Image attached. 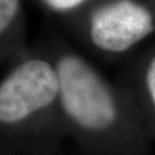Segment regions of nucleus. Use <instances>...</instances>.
<instances>
[{
	"mask_svg": "<svg viewBox=\"0 0 155 155\" xmlns=\"http://www.w3.org/2000/svg\"><path fill=\"white\" fill-rule=\"evenodd\" d=\"M59 101L55 64L31 59L23 62L0 84V124L15 125Z\"/></svg>",
	"mask_w": 155,
	"mask_h": 155,
	"instance_id": "7ed1b4c3",
	"label": "nucleus"
},
{
	"mask_svg": "<svg viewBox=\"0 0 155 155\" xmlns=\"http://www.w3.org/2000/svg\"><path fill=\"white\" fill-rule=\"evenodd\" d=\"M122 85L136 106L140 118L155 124V41L127 59Z\"/></svg>",
	"mask_w": 155,
	"mask_h": 155,
	"instance_id": "20e7f679",
	"label": "nucleus"
},
{
	"mask_svg": "<svg viewBox=\"0 0 155 155\" xmlns=\"http://www.w3.org/2000/svg\"><path fill=\"white\" fill-rule=\"evenodd\" d=\"M94 48L125 60L155 37V0H101L87 18Z\"/></svg>",
	"mask_w": 155,
	"mask_h": 155,
	"instance_id": "f03ea898",
	"label": "nucleus"
},
{
	"mask_svg": "<svg viewBox=\"0 0 155 155\" xmlns=\"http://www.w3.org/2000/svg\"><path fill=\"white\" fill-rule=\"evenodd\" d=\"M18 6L20 0H0V35L11 25Z\"/></svg>",
	"mask_w": 155,
	"mask_h": 155,
	"instance_id": "39448f33",
	"label": "nucleus"
},
{
	"mask_svg": "<svg viewBox=\"0 0 155 155\" xmlns=\"http://www.w3.org/2000/svg\"><path fill=\"white\" fill-rule=\"evenodd\" d=\"M89 1L91 0H43V2L48 8L59 13H68L78 9Z\"/></svg>",
	"mask_w": 155,
	"mask_h": 155,
	"instance_id": "423d86ee",
	"label": "nucleus"
},
{
	"mask_svg": "<svg viewBox=\"0 0 155 155\" xmlns=\"http://www.w3.org/2000/svg\"><path fill=\"white\" fill-rule=\"evenodd\" d=\"M59 104L78 131L109 136L138 123V110L122 85H113L84 58L75 53L58 56Z\"/></svg>",
	"mask_w": 155,
	"mask_h": 155,
	"instance_id": "f257e3e1",
	"label": "nucleus"
}]
</instances>
